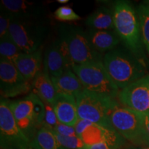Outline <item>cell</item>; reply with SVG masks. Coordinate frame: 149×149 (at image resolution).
Listing matches in <instances>:
<instances>
[{
  "mask_svg": "<svg viewBox=\"0 0 149 149\" xmlns=\"http://www.w3.org/2000/svg\"><path fill=\"white\" fill-rule=\"evenodd\" d=\"M103 63L120 91L147 74L144 61L127 48H116L109 51L104 56Z\"/></svg>",
  "mask_w": 149,
  "mask_h": 149,
  "instance_id": "6da1fadb",
  "label": "cell"
},
{
  "mask_svg": "<svg viewBox=\"0 0 149 149\" xmlns=\"http://www.w3.org/2000/svg\"><path fill=\"white\" fill-rule=\"evenodd\" d=\"M114 27L115 33L126 48L143 61L144 44L137 13L129 2L118 1L114 10Z\"/></svg>",
  "mask_w": 149,
  "mask_h": 149,
  "instance_id": "7a4b0ae2",
  "label": "cell"
},
{
  "mask_svg": "<svg viewBox=\"0 0 149 149\" xmlns=\"http://www.w3.org/2000/svg\"><path fill=\"white\" fill-rule=\"evenodd\" d=\"M143 113L117 105L110 114L113 128L134 146L149 147V133Z\"/></svg>",
  "mask_w": 149,
  "mask_h": 149,
  "instance_id": "3957f363",
  "label": "cell"
},
{
  "mask_svg": "<svg viewBox=\"0 0 149 149\" xmlns=\"http://www.w3.org/2000/svg\"><path fill=\"white\" fill-rule=\"evenodd\" d=\"M79 118L115 130L110 122L111 111L119 104L115 99L97 94L84 88L76 96Z\"/></svg>",
  "mask_w": 149,
  "mask_h": 149,
  "instance_id": "277c9868",
  "label": "cell"
},
{
  "mask_svg": "<svg viewBox=\"0 0 149 149\" xmlns=\"http://www.w3.org/2000/svg\"><path fill=\"white\" fill-rule=\"evenodd\" d=\"M8 104L17 124L31 141L44 124L45 104L31 93L25 97L8 102Z\"/></svg>",
  "mask_w": 149,
  "mask_h": 149,
  "instance_id": "5b68a950",
  "label": "cell"
},
{
  "mask_svg": "<svg viewBox=\"0 0 149 149\" xmlns=\"http://www.w3.org/2000/svg\"><path fill=\"white\" fill-rule=\"evenodd\" d=\"M72 70L85 89L116 100L120 90L106 70L103 61L75 64Z\"/></svg>",
  "mask_w": 149,
  "mask_h": 149,
  "instance_id": "8992f818",
  "label": "cell"
},
{
  "mask_svg": "<svg viewBox=\"0 0 149 149\" xmlns=\"http://www.w3.org/2000/svg\"><path fill=\"white\" fill-rule=\"evenodd\" d=\"M47 27L37 19H13L9 35L24 53H33L42 46Z\"/></svg>",
  "mask_w": 149,
  "mask_h": 149,
  "instance_id": "52a82bcc",
  "label": "cell"
},
{
  "mask_svg": "<svg viewBox=\"0 0 149 149\" xmlns=\"http://www.w3.org/2000/svg\"><path fill=\"white\" fill-rule=\"evenodd\" d=\"M73 65L103 61L102 54L93 47L87 33L79 27H66L61 30Z\"/></svg>",
  "mask_w": 149,
  "mask_h": 149,
  "instance_id": "ba28073f",
  "label": "cell"
},
{
  "mask_svg": "<svg viewBox=\"0 0 149 149\" xmlns=\"http://www.w3.org/2000/svg\"><path fill=\"white\" fill-rule=\"evenodd\" d=\"M0 146L1 149L31 147V140L17 124L8 102L3 97L0 102Z\"/></svg>",
  "mask_w": 149,
  "mask_h": 149,
  "instance_id": "9c48e42d",
  "label": "cell"
},
{
  "mask_svg": "<svg viewBox=\"0 0 149 149\" xmlns=\"http://www.w3.org/2000/svg\"><path fill=\"white\" fill-rule=\"evenodd\" d=\"M0 91L3 98L24 95L31 91V83L13 63L0 59Z\"/></svg>",
  "mask_w": 149,
  "mask_h": 149,
  "instance_id": "30bf717a",
  "label": "cell"
},
{
  "mask_svg": "<svg viewBox=\"0 0 149 149\" xmlns=\"http://www.w3.org/2000/svg\"><path fill=\"white\" fill-rule=\"evenodd\" d=\"M117 99L122 107L149 115V74L120 91Z\"/></svg>",
  "mask_w": 149,
  "mask_h": 149,
  "instance_id": "8fae6325",
  "label": "cell"
},
{
  "mask_svg": "<svg viewBox=\"0 0 149 149\" xmlns=\"http://www.w3.org/2000/svg\"><path fill=\"white\" fill-rule=\"evenodd\" d=\"M74 127L78 137L88 146L106 141L123 147L125 143V139L115 130L107 129L89 121L79 119Z\"/></svg>",
  "mask_w": 149,
  "mask_h": 149,
  "instance_id": "7c38bea8",
  "label": "cell"
},
{
  "mask_svg": "<svg viewBox=\"0 0 149 149\" xmlns=\"http://www.w3.org/2000/svg\"><path fill=\"white\" fill-rule=\"evenodd\" d=\"M0 8L13 19H37L44 13L42 4L24 0H2Z\"/></svg>",
  "mask_w": 149,
  "mask_h": 149,
  "instance_id": "4fadbf2b",
  "label": "cell"
},
{
  "mask_svg": "<svg viewBox=\"0 0 149 149\" xmlns=\"http://www.w3.org/2000/svg\"><path fill=\"white\" fill-rule=\"evenodd\" d=\"M57 120L61 124L74 126L79 120L76 98L66 94H57L53 105Z\"/></svg>",
  "mask_w": 149,
  "mask_h": 149,
  "instance_id": "5bb4252c",
  "label": "cell"
},
{
  "mask_svg": "<svg viewBox=\"0 0 149 149\" xmlns=\"http://www.w3.org/2000/svg\"><path fill=\"white\" fill-rule=\"evenodd\" d=\"M32 93L40 97L44 103L53 106L57 93L51 80L47 66L44 62V68L31 81Z\"/></svg>",
  "mask_w": 149,
  "mask_h": 149,
  "instance_id": "9a60e30c",
  "label": "cell"
},
{
  "mask_svg": "<svg viewBox=\"0 0 149 149\" xmlns=\"http://www.w3.org/2000/svg\"><path fill=\"white\" fill-rule=\"evenodd\" d=\"M44 62L47 66L51 77H58L72 68L70 61L61 51L58 39L51 43L45 53Z\"/></svg>",
  "mask_w": 149,
  "mask_h": 149,
  "instance_id": "2e32d148",
  "label": "cell"
},
{
  "mask_svg": "<svg viewBox=\"0 0 149 149\" xmlns=\"http://www.w3.org/2000/svg\"><path fill=\"white\" fill-rule=\"evenodd\" d=\"M42 48L33 53H22L14 61L13 64L28 81H32L42 70Z\"/></svg>",
  "mask_w": 149,
  "mask_h": 149,
  "instance_id": "e0dca14e",
  "label": "cell"
},
{
  "mask_svg": "<svg viewBox=\"0 0 149 149\" xmlns=\"http://www.w3.org/2000/svg\"><path fill=\"white\" fill-rule=\"evenodd\" d=\"M57 94H66L76 97L84 86L72 68L67 70L58 77H51Z\"/></svg>",
  "mask_w": 149,
  "mask_h": 149,
  "instance_id": "ac0fdd59",
  "label": "cell"
},
{
  "mask_svg": "<svg viewBox=\"0 0 149 149\" xmlns=\"http://www.w3.org/2000/svg\"><path fill=\"white\" fill-rule=\"evenodd\" d=\"M87 35L93 47L102 54L115 49L121 41L117 33L112 31L91 29Z\"/></svg>",
  "mask_w": 149,
  "mask_h": 149,
  "instance_id": "d6986e66",
  "label": "cell"
},
{
  "mask_svg": "<svg viewBox=\"0 0 149 149\" xmlns=\"http://www.w3.org/2000/svg\"><path fill=\"white\" fill-rule=\"evenodd\" d=\"M86 24L93 29L112 31L115 29L113 11L106 7H100L86 18Z\"/></svg>",
  "mask_w": 149,
  "mask_h": 149,
  "instance_id": "ffe728a7",
  "label": "cell"
},
{
  "mask_svg": "<svg viewBox=\"0 0 149 149\" xmlns=\"http://www.w3.org/2000/svg\"><path fill=\"white\" fill-rule=\"evenodd\" d=\"M33 149H67L59 144L51 130L41 127L31 141Z\"/></svg>",
  "mask_w": 149,
  "mask_h": 149,
  "instance_id": "44dd1931",
  "label": "cell"
},
{
  "mask_svg": "<svg viewBox=\"0 0 149 149\" xmlns=\"http://www.w3.org/2000/svg\"><path fill=\"white\" fill-rule=\"evenodd\" d=\"M137 13L140 24L143 44L149 55V2H144L139 4Z\"/></svg>",
  "mask_w": 149,
  "mask_h": 149,
  "instance_id": "7402d4cb",
  "label": "cell"
},
{
  "mask_svg": "<svg viewBox=\"0 0 149 149\" xmlns=\"http://www.w3.org/2000/svg\"><path fill=\"white\" fill-rule=\"evenodd\" d=\"M24 53L9 36L0 40V59H4L13 64L15 59Z\"/></svg>",
  "mask_w": 149,
  "mask_h": 149,
  "instance_id": "603a6c76",
  "label": "cell"
},
{
  "mask_svg": "<svg viewBox=\"0 0 149 149\" xmlns=\"http://www.w3.org/2000/svg\"><path fill=\"white\" fill-rule=\"evenodd\" d=\"M59 144L67 149H82L86 146L79 137H66L52 130Z\"/></svg>",
  "mask_w": 149,
  "mask_h": 149,
  "instance_id": "cb8c5ba5",
  "label": "cell"
},
{
  "mask_svg": "<svg viewBox=\"0 0 149 149\" xmlns=\"http://www.w3.org/2000/svg\"><path fill=\"white\" fill-rule=\"evenodd\" d=\"M57 19L62 22H75L81 19V17L69 6L59 7L54 13Z\"/></svg>",
  "mask_w": 149,
  "mask_h": 149,
  "instance_id": "d4e9b609",
  "label": "cell"
},
{
  "mask_svg": "<svg viewBox=\"0 0 149 149\" xmlns=\"http://www.w3.org/2000/svg\"><path fill=\"white\" fill-rule=\"evenodd\" d=\"M45 104V117L42 126L50 130H53L54 128L58 124L59 121L57 120L53 106L49 104Z\"/></svg>",
  "mask_w": 149,
  "mask_h": 149,
  "instance_id": "484cf974",
  "label": "cell"
},
{
  "mask_svg": "<svg viewBox=\"0 0 149 149\" xmlns=\"http://www.w3.org/2000/svg\"><path fill=\"white\" fill-rule=\"evenodd\" d=\"M13 19L8 15L1 12L0 14V40L9 36V29Z\"/></svg>",
  "mask_w": 149,
  "mask_h": 149,
  "instance_id": "4316f807",
  "label": "cell"
},
{
  "mask_svg": "<svg viewBox=\"0 0 149 149\" xmlns=\"http://www.w3.org/2000/svg\"><path fill=\"white\" fill-rule=\"evenodd\" d=\"M51 130H54L56 133L60 134L63 136H66V137H78L77 133H76L74 127L67 126L66 124H61L59 122L54 128V129Z\"/></svg>",
  "mask_w": 149,
  "mask_h": 149,
  "instance_id": "83f0119b",
  "label": "cell"
},
{
  "mask_svg": "<svg viewBox=\"0 0 149 149\" xmlns=\"http://www.w3.org/2000/svg\"><path fill=\"white\" fill-rule=\"evenodd\" d=\"M122 148V147L117 146V145L110 144V143L106 142V141H102V142L90 145V146L86 145L82 149H121Z\"/></svg>",
  "mask_w": 149,
  "mask_h": 149,
  "instance_id": "f1b7e54d",
  "label": "cell"
},
{
  "mask_svg": "<svg viewBox=\"0 0 149 149\" xmlns=\"http://www.w3.org/2000/svg\"><path fill=\"white\" fill-rule=\"evenodd\" d=\"M144 121H145V124H146L147 130H148L149 133V115H144Z\"/></svg>",
  "mask_w": 149,
  "mask_h": 149,
  "instance_id": "f546056e",
  "label": "cell"
},
{
  "mask_svg": "<svg viewBox=\"0 0 149 149\" xmlns=\"http://www.w3.org/2000/svg\"><path fill=\"white\" fill-rule=\"evenodd\" d=\"M125 149H149V147L148 146H133L128 147Z\"/></svg>",
  "mask_w": 149,
  "mask_h": 149,
  "instance_id": "4dcf8cb0",
  "label": "cell"
},
{
  "mask_svg": "<svg viewBox=\"0 0 149 149\" xmlns=\"http://www.w3.org/2000/svg\"><path fill=\"white\" fill-rule=\"evenodd\" d=\"M57 2L60 3H66L68 2V0H57Z\"/></svg>",
  "mask_w": 149,
  "mask_h": 149,
  "instance_id": "1f68e13d",
  "label": "cell"
},
{
  "mask_svg": "<svg viewBox=\"0 0 149 149\" xmlns=\"http://www.w3.org/2000/svg\"><path fill=\"white\" fill-rule=\"evenodd\" d=\"M26 149H33V148H32V147H30V148H26Z\"/></svg>",
  "mask_w": 149,
  "mask_h": 149,
  "instance_id": "d6a6232c",
  "label": "cell"
}]
</instances>
